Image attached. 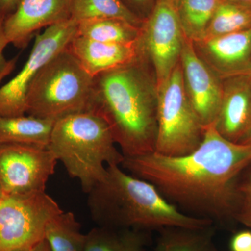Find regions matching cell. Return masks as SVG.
I'll return each instance as SVG.
<instances>
[{
  "label": "cell",
  "instance_id": "6da1fadb",
  "mask_svg": "<svg viewBox=\"0 0 251 251\" xmlns=\"http://www.w3.org/2000/svg\"><path fill=\"white\" fill-rule=\"evenodd\" d=\"M251 163V145L229 141L214 125L204 128L192 152L168 156L154 152L125 157L120 166L153 184L168 202L189 215L224 223L233 221L236 179Z\"/></svg>",
  "mask_w": 251,
  "mask_h": 251
},
{
  "label": "cell",
  "instance_id": "7a4b0ae2",
  "mask_svg": "<svg viewBox=\"0 0 251 251\" xmlns=\"http://www.w3.org/2000/svg\"><path fill=\"white\" fill-rule=\"evenodd\" d=\"M138 55L94 77L93 112L102 117L125 157L154 152L158 90L152 69Z\"/></svg>",
  "mask_w": 251,
  "mask_h": 251
},
{
  "label": "cell",
  "instance_id": "3957f363",
  "mask_svg": "<svg viewBox=\"0 0 251 251\" xmlns=\"http://www.w3.org/2000/svg\"><path fill=\"white\" fill-rule=\"evenodd\" d=\"M105 178L88 194L92 219L103 227L138 229L202 228L209 219L189 215L163 197L151 183L135 177L118 165L106 167Z\"/></svg>",
  "mask_w": 251,
  "mask_h": 251
},
{
  "label": "cell",
  "instance_id": "277c9868",
  "mask_svg": "<svg viewBox=\"0 0 251 251\" xmlns=\"http://www.w3.org/2000/svg\"><path fill=\"white\" fill-rule=\"evenodd\" d=\"M105 120L93 112L69 115L54 122L49 150L68 174L90 192L105 178V164L120 166L125 159Z\"/></svg>",
  "mask_w": 251,
  "mask_h": 251
},
{
  "label": "cell",
  "instance_id": "5b68a950",
  "mask_svg": "<svg viewBox=\"0 0 251 251\" xmlns=\"http://www.w3.org/2000/svg\"><path fill=\"white\" fill-rule=\"evenodd\" d=\"M94 99V77L67 47L51 59L31 82L26 114L56 122L74 114L93 112Z\"/></svg>",
  "mask_w": 251,
  "mask_h": 251
},
{
  "label": "cell",
  "instance_id": "8992f818",
  "mask_svg": "<svg viewBox=\"0 0 251 251\" xmlns=\"http://www.w3.org/2000/svg\"><path fill=\"white\" fill-rule=\"evenodd\" d=\"M157 90L155 151L168 156H185L192 152L202 143L205 127L186 94L180 62Z\"/></svg>",
  "mask_w": 251,
  "mask_h": 251
},
{
  "label": "cell",
  "instance_id": "52a82bcc",
  "mask_svg": "<svg viewBox=\"0 0 251 251\" xmlns=\"http://www.w3.org/2000/svg\"><path fill=\"white\" fill-rule=\"evenodd\" d=\"M62 209L44 192L4 194L0 200V251H25L45 239L46 226Z\"/></svg>",
  "mask_w": 251,
  "mask_h": 251
},
{
  "label": "cell",
  "instance_id": "ba28073f",
  "mask_svg": "<svg viewBox=\"0 0 251 251\" xmlns=\"http://www.w3.org/2000/svg\"><path fill=\"white\" fill-rule=\"evenodd\" d=\"M184 35L174 5L157 0L141 27L138 50L152 69L157 89L179 64Z\"/></svg>",
  "mask_w": 251,
  "mask_h": 251
},
{
  "label": "cell",
  "instance_id": "9c48e42d",
  "mask_svg": "<svg viewBox=\"0 0 251 251\" xmlns=\"http://www.w3.org/2000/svg\"><path fill=\"white\" fill-rule=\"evenodd\" d=\"M77 26V22L69 19L36 34L30 54L21 70L0 86V116L25 115L26 98L31 82L51 59L68 47L76 35Z\"/></svg>",
  "mask_w": 251,
  "mask_h": 251
},
{
  "label": "cell",
  "instance_id": "30bf717a",
  "mask_svg": "<svg viewBox=\"0 0 251 251\" xmlns=\"http://www.w3.org/2000/svg\"><path fill=\"white\" fill-rule=\"evenodd\" d=\"M57 162L49 149L0 144V184L4 194L46 191Z\"/></svg>",
  "mask_w": 251,
  "mask_h": 251
},
{
  "label": "cell",
  "instance_id": "8fae6325",
  "mask_svg": "<svg viewBox=\"0 0 251 251\" xmlns=\"http://www.w3.org/2000/svg\"><path fill=\"white\" fill-rule=\"evenodd\" d=\"M185 90L204 127L215 121L222 99V79L195 50L193 41L184 36L180 57Z\"/></svg>",
  "mask_w": 251,
  "mask_h": 251
},
{
  "label": "cell",
  "instance_id": "7c38bea8",
  "mask_svg": "<svg viewBox=\"0 0 251 251\" xmlns=\"http://www.w3.org/2000/svg\"><path fill=\"white\" fill-rule=\"evenodd\" d=\"M72 0H19L12 14L5 18V34L18 49H24L43 28L71 19Z\"/></svg>",
  "mask_w": 251,
  "mask_h": 251
},
{
  "label": "cell",
  "instance_id": "4fadbf2b",
  "mask_svg": "<svg viewBox=\"0 0 251 251\" xmlns=\"http://www.w3.org/2000/svg\"><path fill=\"white\" fill-rule=\"evenodd\" d=\"M249 74L222 79V99L213 125L221 136L234 143H242L251 133Z\"/></svg>",
  "mask_w": 251,
  "mask_h": 251
},
{
  "label": "cell",
  "instance_id": "5bb4252c",
  "mask_svg": "<svg viewBox=\"0 0 251 251\" xmlns=\"http://www.w3.org/2000/svg\"><path fill=\"white\" fill-rule=\"evenodd\" d=\"M195 50L221 79L251 73V28L193 42Z\"/></svg>",
  "mask_w": 251,
  "mask_h": 251
},
{
  "label": "cell",
  "instance_id": "9a60e30c",
  "mask_svg": "<svg viewBox=\"0 0 251 251\" xmlns=\"http://www.w3.org/2000/svg\"><path fill=\"white\" fill-rule=\"evenodd\" d=\"M68 48L92 77L130 64L139 55L138 43L110 44L76 35L73 38Z\"/></svg>",
  "mask_w": 251,
  "mask_h": 251
},
{
  "label": "cell",
  "instance_id": "2e32d148",
  "mask_svg": "<svg viewBox=\"0 0 251 251\" xmlns=\"http://www.w3.org/2000/svg\"><path fill=\"white\" fill-rule=\"evenodd\" d=\"M54 122L29 115L0 116V144H18L48 149Z\"/></svg>",
  "mask_w": 251,
  "mask_h": 251
},
{
  "label": "cell",
  "instance_id": "e0dca14e",
  "mask_svg": "<svg viewBox=\"0 0 251 251\" xmlns=\"http://www.w3.org/2000/svg\"><path fill=\"white\" fill-rule=\"evenodd\" d=\"M140 34L141 28L117 18L90 20L77 23L76 36L100 42L134 44L138 43Z\"/></svg>",
  "mask_w": 251,
  "mask_h": 251
},
{
  "label": "cell",
  "instance_id": "ac0fdd59",
  "mask_svg": "<svg viewBox=\"0 0 251 251\" xmlns=\"http://www.w3.org/2000/svg\"><path fill=\"white\" fill-rule=\"evenodd\" d=\"M213 226L202 228L162 229L154 251H218Z\"/></svg>",
  "mask_w": 251,
  "mask_h": 251
},
{
  "label": "cell",
  "instance_id": "d6986e66",
  "mask_svg": "<svg viewBox=\"0 0 251 251\" xmlns=\"http://www.w3.org/2000/svg\"><path fill=\"white\" fill-rule=\"evenodd\" d=\"M222 0H177L175 7L183 34L188 40H202L216 8Z\"/></svg>",
  "mask_w": 251,
  "mask_h": 251
},
{
  "label": "cell",
  "instance_id": "ffe728a7",
  "mask_svg": "<svg viewBox=\"0 0 251 251\" xmlns=\"http://www.w3.org/2000/svg\"><path fill=\"white\" fill-rule=\"evenodd\" d=\"M45 239L51 251H83L85 234L74 213L63 211L46 226Z\"/></svg>",
  "mask_w": 251,
  "mask_h": 251
},
{
  "label": "cell",
  "instance_id": "44dd1931",
  "mask_svg": "<svg viewBox=\"0 0 251 251\" xmlns=\"http://www.w3.org/2000/svg\"><path fill=\"white\" fill-rule=\"evenodd\" d=\"M117 18L141 28L143 21L132 14L121 0H72L71 19L75 22Z\"/></svg>",
  "mask_w": 251,
  "mask_h": 251
},
{
  "label": "cell",
  "instance_id": "7402d4cb",
  "mask_svg": "<svg viewBox=\"0 0 251 251\" xmlns=\"http://www.w3.org/2000/svg\"><path fill=\"white\" fill-rule=\"evenodd\" d=\"M250 28L251 6L222 0L213 15L203 39L239 32Z\"/></svg>",
  "mask_w": 251,
  "mask_h": 251
},
{
  "label": "cell",
  "instance_id": "603a6c76",
  "mask_svg": "<svg viewBox=\"0 0 251 251\" xmlns=\"http://www.w3.org/2000/svg\"><path fill=\"white\" fill-rule=\"evenodd\" d=\"M232 219L251 229V163L236 179L232 201Z\"/></svg>",
  "mask_w": 251,
  "mask_h": 251
},
{
  "label": "cell",
  "instance_id": "cb8c5ba5",
  "mask_svg": "<svg viewBox=\"0 0 251 251\" xmlns=\"http://www.w3.org/2000/svg\"><path fill=\"white\" fill-rule=\"evenodd\" d=\"M126 232L118 234L113 229L103 226L95 227L85 234L83 251H121Z\"/></svg>",
  "mask_w": 251,
  "mask_h": 251
},
{
  "label": "cell",
  "instance_id": "d4e9b609",
  "mask_svg": "<svg viewBox=\"0 0 251 251\" xmlns=\"http://www.w3.org/2000/svg\"><path fill=\"white\" fill-rule=\"evenodd\" d=\"M122 2L130 12L144 21L152 12L156 5V0H121Z\"/></svg>",
  "mask_w": 251,
  "mask_h": 251
},
{
  "label": "cell",
  "instance_id": "484cf974",
  "mask_svg": "<svg viewBox=\"0 0 251 251\" xmlns=\"http://www.w3.org/2000/svg\"><path fill=\"white\" fill-rule=\"evenodd\" d=\"M230 248L232 251H244L251 249V231H241L236 234L231 240Z\"/></svg>",
  "mask_w": 251,
  "mask_h": 251
},
{
  "label": "cell",
  "instance_id": "4316f807",
  "mask_svg": "<svg viewBox=\"0 0 251 251\" xmlns=\"http://www.w3.org/2000/svg\"><path fill=\"white\" fill-rule=\"evenodd\" d=\"M143 238L139 234L126 231L125 244L121 251H143Z\"/></svg>",
  "mask_w": 251,
  "mask_h": 251
},
{
  "label": "cell",
  "instance_id": "83f0119b",
  "mask_svg": "<svg viewBox=\"0 0 251 251\" xmlns=\"http://www.w3.org/2000/svg\"><path fill=\"white\" fill-rule=\"evenodd\" d=\"M4 19L5 17L0 15V71L2 70L9 62V61L6 60L4 57L5 49L9 44V41L5 34Z\"/></svg>",
  "mask_w": 251,
  "mask_h": 251
},
{
  "label": "cell",
  "instance_id": "f1b7e54d",
  "mask_svg": "<svg viewBox=\"0 0 251 251\" xmlns=\"http://www.w3.org/2000/svg\"><path fill=\"white\" fill-rule=\"evenodd\" d=\"M19 0H0V15L7 17L12 14L18 4Z\"/></svg>",
  "mask_w": 251,
  "mask_h": 251
},
{
  "label": "cell",
  "instance_id": "f546056e",
  "mask_svg": "<svg viewBox=\"0 0 251 251\" xmlns=\"http://www.w3.org/2000/svg\"><path fill=\"white\" fill-rule=\"evenodd\" d=\"M16 62H17V58H14L9 60L7 65L2 70L0 71V85H1V82H2L5 77L8 76L13 72L15 66H16Z\"/></svg>",
  "mask_w": 251,
  "mask_h": 251
},
{
  "label": "cell",
  "instance_id": "4dcf8cb0",
  "mask_svg": "<svg viewBox=\"0 0 251 251\" xmlns=\"http://www.w3.org/2000/svg\"><path fill=\"white\" fill-rule=\"evenodd\" d=\"M25 251H51V249L49 243L46 239H44L40 242L34 245V247Z\"/></svg>",
  "mask_w": 251,
  "mask_h": 251
},
{
  "label": "cell",
  "instance_id": "1f68e13d",
  "mask_svg": "<svg viewBox=\"0 0 251 251\" xmlns=\"http://www.w3.org/2000/svg\"><path fill=\"white\" fill-rule=\"evenodd\" d=\"M226 1L235 3V4L244 5V6H251V0H226Z\"/></svg>",
  "mask_w": 251,
  "mask_h": 251
},
{
  "label": "cell",
  "instance_id": "d6a6232c",
  "mask_svg": "<svg viewBox=\"0 0 251 251\" xmlns=\"http://www.w3.org/2000/svg\"><path fill=\"white\" fill-rule=\"evenodd\" d=\"M240 144L251 145V133Z\"/></svg>",
  "mask_w": 251,
  "mask_h": 251
},
{
  "label": "cell",
  "instance_id": "836d02e7",
  "mask_svg": "<svg viewBox=\"0 0 251 251\" xmlns=\"http://www.w3.org/2000/svg\"><path fill=\"white\" fill-rule=\"evenodd\" d=\"M4 196V192H3L2 188H1V184H0V200Z\"/></svg>",
  "mask_w": 251,
  "mask_h": 251
},
{
  "label": "cell",
  "instance_id": "e575fe53",
  "mask_svg": "<svg viewBox=\"0 0 251 251\" xmlns=\"http://www.w3.org/2000/svg\"><path fill=\"white\" fill-rule=\"evenodd\" d=\"M166 1H168V2L171 3V4H173L175 6V3L176 2L177 0H166Z\"/></svg>",
  "mask_w": 251,
  "mask_h": 251
},
{
  "label": "cell",
  "instance_id": "d590c367",
  "mask_svg": "<svg viewBox=\"0 0 251 251\" xmlns=\"http://www.w3.org/2000/svg\"><path fill=\"white\" fill-rule=\"evenodd\" d=\"M249 78H250V83L251 86V73L250 74H249Z\"/></svg>",
  "mask_w": 251,
  "mask_h": 251
},
{
  "label": "cell",
  "instance_id": "8d00e7d4",
  "mask_svg": "<svg viewBox=\"0 0 251 251\" xmlns=\"http://www.w3.org/2000/svg\"><path fill=\"white\" fill-rule=\"evenodd\" d=\"M244 251H251V249H248V250Z\"/></svg>",
  "mask_w": 251,
  "mask_h": 251
}]
</instances>
